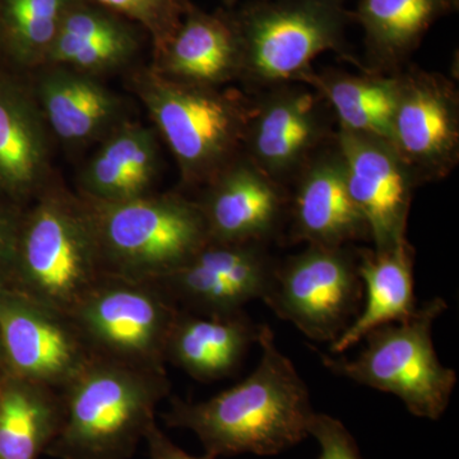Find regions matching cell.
<instances>
[{
  "mask_svg": "<svg viewBox=\"0 0 459 459\" xmlns=\"http://www.w3.org/2000/svg\"><path fill=\"white\" fill-rule=\"evenodd\" d=\"M7 62L4 51V42H3L2 26H0V69L4 68V63Z\"/></svg>",
  "mask_w": 459,
  "mask_h": 459,
  "instance_id": "cell-33",
  "label": "cell"
},
{
  "mask_svg": "<svg viewBox=\"0 0 459 459\" xmlns=\"http://www.w3.org/2000/svg\"><path fill=\"white\" fill-rule=\"evenodd\" d=\"M146 437L150 442L151 459H212L208 455L204 458L193 457L188 453L181 451L164 434L157 430L155 422L148 429Z\"/></svg>",
  "mask_w": 459,
  "mask_h": 459,
  "instance_id": "cell-31",
  "label": "cell"
},
{
  "mask_svg": "<svg viewBox=\"0 0 459 459\" xmlns=\"http://www.w3.org/2000/svg\"><path fill=\"white\" fill-rule=\"evenodd\" d=\"M362 295L358 249L307 246L277 262L263 301L305 336L332 342L360 313Z\"/></svg>",
  "mask_w": 459,
  "mask_h": 459,
  "instance_id": "cell-9",
  "label": "cell"
},
{
  "mask_svg": "<svg viewBox=\"0 0 459 459\" xmlns=\"http://www.w3.org/2000/svg\"><path fill=\"white\" fill-rule=\"evenodd\" d=\"M197 202L210 240L268 246L287 220L289 192L241 153Z\"/></svg>",
  "mask_w": 459,
  "mask_h": 459,
  "instance_id": "cell-15",
  "label": "cell"
},
{
  "mask_svg": "<svg viewBox=\"0 0 459 459\" xmlns=\"http://www.w3.org/2000/svg\"><path fill=\"white\" fill-rule=\"evenodd\" d=\"M23 208L0 195V292L11 291Z\"/></svg>",
  "mask_w": 459,
  "mask_h": 459,
  "instance_id": "cell-30",
  "label": "cell"
},
{
  "mask_svg": "<svg viewBox=\"0 0 459 459\" xmlns=\"http://www.w3.org/2000/svg\"><path fill=\"white\" fill-rule=\"evenodd\" d=\"M350 195L360 211L373 249L388 250L407 240L416 184L391 142L376 135L338 128Z\"/></svg>",
  "mask_w": 459,
  "mask_h": 459,
  "instance_id": "cell-14",
  "label": "cell"
},
{
  "mask_svg": "<svg viewBox=\"0 0 459 459\" xmlns=\"http://www.w3.org/2000/svg\"><path fill=\"white\" fill-rule=\"evenodd\" d=\"M62 415V392L9 374L0 382V459H36Z\"/></svg>",
  "mask_w": 459,
  "mask_h": 459,
  "instance_id": "cell-25",
  "label": "cell"
},
{
  "mask_svg": "<svg viewBox=\"0 0 459 459\" xmlns=\"http://www.w3.org/2000/svg\"><path fill=\"white\" fill-rule=\"evenodd\" d=\"M0 341L9 374L63 392L95 358L68 314L0 292Z\"/></svg>",
  "mask_w": 459,
  "mask_h": 459,
  "instance_id": "cell-12",
  "label": "cell"
},
{
  "mask_svg": "<svg viewBox=\"0 0 459 459\" xmlns=\"http://www.w3.org/2000/svg\"><path fill=\"white\" fill-rule=\"evenodd\" d=\"M256 343L261 361L243 382L207 401L172 403L169 424L195 431L208 457L279 455L309 437L316 412L303 377L268 325H261Z\"/></svg>",
  "mask_w": 459,
  "mask_h": 459,
  "instance_id": "cell-1",
  "label": "cell"
},
{
  "mask_svg": "<svg viewBox=\"0 0 459 459\" xmlns=\"http://www.w3.org/2000/svg\"><path fill=\"white\" fill-rule=\"evenodd\" d=\"M131 89L177 160L184 186H205L243 153L253 98L237 90L177 82L141 69Z\"/></svg>",
  "mask_w": 459,
  "mask_h": 459,
  "instance_id": "cell-4",
  "label": "cell"
},
{
  "mask_svg": "<svg viewBox=\"0 0 459 459\" xmlns=\"http://www.w3.org/2000/svg\"><path fill=\"white\" fill-rule=\"evenodd\" d=\"M234 18L241 48L240 81L256 91L304 83L320 54L352 59L342 0H256Z\"/></svg>",
  "mask_w": 459,
  "mask_h": 459,
  "instance_id": "cell-6",
  "label": "cell"
},
{
  "mask_svg": "<svg viewBox=\"0 0 459 459\" xmlns=\"http://www.w3.org/2000/svg\"><path fill=\"white\" fill-rule=\"evenodd\" d=\"M160 148L152 128L120 124L100 142L80 175L81 197L96 202H122L152 193L159 172Z\"/></svg>",
  "mask_w": 459,
  "mask_h": 459,
  "instance_id": "cell-22",
  "label": "cell"
},
{
  "mask_svg": "<svg viewBox=\"0 0 459 459\" xmlns=\"http://www.w3.org/2000/svg\"><path fill=\"white\" fill-rule=\"evenodd\" d=\"M179 310L159 283L104 274L68 316L98 358L166 370V342Z\"/></svg>",
  "mask_w": 459,
  "mask_h": 459,
  "instance_id": "cell-8",
  "label": "cell"
},
{
  "mask_svg": "<svg viewBox=\"0 0 459 459\" xmlns=\"http://www.w3.org/2000/svg\"><path fill=\"white\" fill-rule=\"evenodd\" d=\"M397 74L365 71L355 74L325 69L313 71L304 84L327 102L338 128L389 141L397 104Z\"/></svg>",
  "mask_w": 459,
  "mask_h": 459,
  "instance_id": "cell-24",
  "label": "cell"
},
{
  "mask_svg": "<svg viewBox=\"0 0 459 459\" xmlns=\"http://www.w3.org/2000/svg\"><path fill=\"white\" fill-rule=\"evenodd\" d=\"M235 0H226V3H228V4H232V3H234Z\"/></svg>",
  "mask_w": 459,
  "mask_h": 459,
  "instance_id": "cell-34",
  "label": "cell"
},
{
  "mask_svg": "<svg viewBox=\"0 0 459 459\" xmlns=\"http://www.w3.org/2000/svg\"><path fill=\"white\" fill-rule=\"evenodd\" d=\"M32 91L50 134L63 146L101 142L126 122V104L98 77L59 65L36 69Z\"/></svg>",
  "mask_w": 459,
  "mask_h": 459,
  "instance_id": "cell-18",
  "label": "cell"
},
{
  "mask_svg": "<svg viewBox=\"0 0 459 459\" xmlns=\"http://www.w3.org/2000/svg\"><path fill=\"white\" fill-rule=\"evenodd\" d=\"M327 102L304 83L261 91L253 98L243 153L285 186L322 148L336 138Z\"/></svg>",
  "mask_w": 459,
  "mask_h": 459,
  "instance_id": "cell-11",
  "label": "cell"
},
{
  "mask_svg": "<svg viewBox=\"0 0 459 459\" xmlns=\"http://www.w3.org/2000/svg\"><path fill=\"white\" fill-rule=\"evenodd\" d=\"M82 199L102 268L111 276L160 283L210 240L198 202L179 193L122 202Z\"/></svg>",
  "mask_w": 459,
  "mask_h": 459,
  "instance_id": "cell-5",
  "label": "cell"
},
{
  "mask_svg": "<svg viewBox=\"0 0 459 459\" xmlns=\"http://www.w3.org/2000/svg\"><path fill=\"white\" fill-rule=\"evenodd\" d=\"M170 392L166 370L142 369L95 358L62 392L54 437L65 459H119L153 424L157 403Z\"/></svg>",
  "mask_w": 459,
  "mask_h": 459,
  "instance_id": "cell-2",
  "label": "cell"
},
{
  "mask_svg": "<svg viewBox=\"0 0 459 459\" xmlns=\"http://www.w3.org/2000/svg\"><path fill=\"white\" fill-rule=\"evenodd\" d=\"M82 0H0V26L7 62L36 71L48 56L63 18Z\"/></svg>",
  "mask_w": 459,
  "mask_h": 459,
  "instance_id": "cell-26",
  "label": "cell"
},
{
  "mask_svg": "<svg viewBox=\"0 0 459 459\" xmlns=\"http://www.w3.org/2000/svg\"><path fill=\"white\" fill-rule=\"evenodd\" d=\"M391 142L418 186L437 183L459 161V93L446 75L406 65L398 72Z\"/></svg>",
  "mask_w": 459,
  "mask_h": 459,
  "instance_id": "cell-10",
  "label": "cell"
},
{
  "mask_svg": "<svg viewBox=\"0 0 459 459\" xmlns=\"http://www.w3.org/2000/svg\"><path fill=\"white\" fill-rule=\"evenodd\" d=\"M137 50L134 33L124 25L89 41H54L44 65L66 66L99 78L128 65Z\"/></svg>",
  "mask_w": 459,
  "mask_h": 459,
  "instance_id": "cell-27",
  "label": "cell"
},
{
  "mask_svg": "<svg viewBox=\"0 0 459 459\" xmlns=\"http://www.w3.org/2000/svg\"><path fill=\"white\" fill-rule=\"evenodd\" d=\"M49 129L31 87L0 69V195L22 207L53 181Z\"/></svg>",
  "mask_w": 459,
  "mask_h": 459,
  "instance_id": "cell-17",
  "label": "cell"
},
{
  "mask_svg": "<svg viewBox=\"0 0 459 459\" xmlns=\"http://www.w3.org/2000/svg\"><path fill=\"white\" fill-rule=\"evenodd\" d=\"M365 303L351 325L331 342L342 353L374 329L402 322L418 309L415 299V249L409 240L388 250L358 249Z\"/></svg>",
  "mask_w": 459,
  "mask_h": 459,
  "instance_id": "cell-21",
  "label": "cell"
},
{
  "mask_svg": "<svg viewBox=\"0 0 459 459\" xmlns=\"http://www.w3.org/2000/svg\"><path fill=\"white\" fill-rule=\"evenodd\" d=\"M458 0H358L352 20L364 32L370 71L394 74L409 65L425 35Z\"/></svg>",
  "mask_w": 459,
  "mask_h": 459,
  "instance_id": "cell-23",
  "label": "cell"
},
{
  "mask_svg": "<svg viewBox=\"0 0 459 459\" xmlns=\"http://www.w3.org/2000/svg\"><path fill=\"white\" fill-rule=\"evenodd\" d=\"M259 329L244 310L231 314H197L179 310L172 323L165 361L199 382L230 376L253 343Z\"/></svg>",
  "mask_w": 459,
  "mask_h": 459,
  "instance_id": "cell-20",
  "label": "cell"
},
{
  "mask_svg": "<svg viewBox=\"0 0 459 459\" xmlns=\"http://www.w3.org/2000/svg\"><path fill=\"white\" fill-rule=\"evenodd\" d=\"M104 274L83 199L51 181L23 210L11 291L69 314Z\"/></svg>",
  "mask_w": 459,
  "mask_h": 459,
  "instance_id": "cell-3",
  "label": "cell"
},
{
  "mask_svg": "<svg viewBox=\"0 0 459 459\" xmlns=\"http://www.w3.org/2000/svg\"><path fill=\"white\" fill-rule=\"evenodd\" d=\"M446 310L442 298L431 299L409 318L370 332L353 360L323 356V362L338 376L395 395L416 418L440 419L457 385V373L440 362L433 342L435 320Z\"/></svg>",
  "mask_w": 459,
  "mask_h": 459,
  "instance_id": "cell-7",
  "label": "cell"
},
{
  "mask_svg": "<svg viewBox=\"0 0 459 459\" xmlns=\"http://www.w3.org/2000/svg\"><path fill=\"white\" fill-rule=\"evenodd\" d=\"M307 433L319 444V459H362L358 444L340 420L316 412Z\"/></svg>",
  "mask_w": 459,
  "mask_h": 459,
  "instance_id": "cell-29",
  "label": "cell"
},
{
  "mask_svg": "<svg viewBox=\"0 0 459 459\" xmlns=\"http://www.w3.org/2000/svg\"><path fill=\"white\" fill-rule=\"evenodd\" d=\"M9 376L7 361H5L4 351H3L2 341H0V382Z\"/></svg>",
  "mask_w": 459,
  "mask_h": 459,
  "instance_id": "cell-32",
  "label": "cell"
},
{
  "mask_svg": "<svg viewBox=\"0 0 459 459\" xmlns=\"http://www.w3.org/2000/svg\"><path fill=\"white\" fill-rule=\"evenodd\" d=\"M267 244L208 240L189 261L159 283L186 312L231 314L263 300L277 262Z\"/></svg>",
  "mask_w": 459,
  "mask_h": 459,
  "instance_id": "cell-13",
  "label": "cell"
},
{
  "mask_svg": "<svg viewBox=\"0 0 459 459\" xmlns=\"http://www.w3.org/2000/svg\"><path fill=\"white\" fill-rule=\"evenodd\" d=\"M140 23L152 36L155 53L165 47L190 8L188 0H96Z\"/></svg>",
  "mask_w": 459,
  "mask_h": 459,
  "instance_id": "cell-28",
  "label": "cell"
},
{
  "mask_svg": "<svg viewBox=\"0 0 459 459\" xmlns=\"http://www.w3.org/2000/svg\"><path fill=\"white\" fill-rule=\"evenodd\" d=\"M241 65L234 18L190 7L170 40L156 51L152 69L177 82L222 87L240 81Z\"/></svg>",
  "mask_w": 459,
  "mask_h": 459,
  "instance_id": "cell-19",
  "label": "cell"
},
{
  "mask_svg": "<svg viewBox=\"0 0 459 459\" xmlns=\"http://www.w3.org/2000/svg\"><path fill=\"white\" fill-rule=\"evenodd\" d=\"M287 202L290 238L307 246L347 247L370 241L369 229L347 186L336 138L292 180Z\"/></svg>",
  "mask_w": 459,
  "mask_h": 459,
  "instance_id": "cell-16",
  "label": "cell"
}]
</instances>
